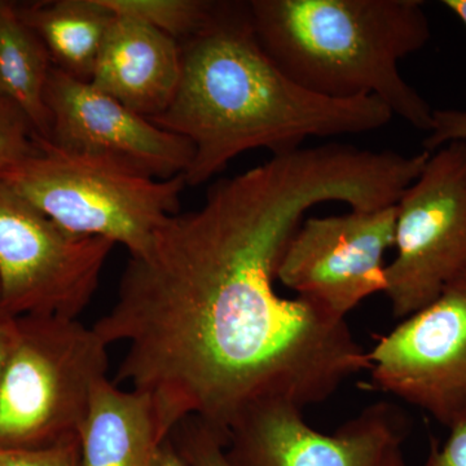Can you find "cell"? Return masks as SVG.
<instances>
[{
    "instance_id": "4fadbf2b",
    "label": "cell",
    "mask_w": 466,
    "mask_h": 466,
    "mask_svg": "<svg viewBox=\"0 0 466 466\" xmlns=\"http://www.w3.org/2000/svg\"><path fill=\"white\" fill-rule=\"evenodd\" d=\"M167 440L152 398L121 390L106 377L95 389L79 433L81 466H157Z\"/></svg>"
},
{
    "instance_id": "7a4b0ae2",
    "label": "cell",
    "mask_w": 466,
    "mask_h": 466,
    "mask_svg": "<svg viewBox=\"0 0 466 466\" xmlns=\"http://www.w3.org/2000/svg\"><path fill=\"white\" fill-rule=\"evenodd\" d=\"M180 48L174 99L150 121L192 144L187 186H202L249 150L284 155L309 137L372 133L394 116L376 97L328 99L291 81L260 46L249 2H216Z\"/></svg>"
},
{
    "instance_id": "8fae6325",
    "label": "cell",
    "mask_w": 466,
    "mask_h": 466,
    "mask_svg": "<svg viewBox=\"0 0 466 466\" xmlns=\"http://www.w3.org/2000/svg\"><path fill=\"white\" fill-rule=\"evenodd\" d=\"M46 104L51 122L48 142L58 148L110 159L161 180L184 175L191 167L188 140L55 66Z\"/></svg>"
},
{
    "instance_id": "9a60e30c",
    "label": "cell",
    "mask_w": 466,
    "mask_h": 466,
    "mask_svg": "<svg viewBox=\"0 0 466 466\" xmlns=\"http://www.w3.org/2000/svg\"><path fill=\"white\" fill-rule=\"evenodd\" d=\"M52 67L47 48L20 16L17 5L0 0V96L23 110L46 140L51 137L46 91Z\"/></svg>"
},
{
    "instance_id": "cb8c5ba5",
    "label": "cell",
    "mask_w": 466,
    "mask_h": 466,
    "mask_svg": "<svg viewBox=\"0 0 466 466\" xmlns=\"http://www.w3.org/2000/svg\"><path fill=\"white\" fill-rule=\"evenodd\" d=\"M443 5L464 24L466 29V0H444Z\"/></svg>"
},
{
    "instance_id": "ba28073f",
    "label": "cell",
    "mask_w": 466,
    "mask_h": 466,
    "mask_svg": "<svg viewBox=\"0 0 466 466\" xmlns=\"http://www.w3.org/2000/svg\"><path fill=\"white\" fill-rule=\"evenodd\" d=\"M372 385L446 428L466 421V274L368 352Z\"/></svg>"
},
{
    "instance_id": "d6986e66",
    "label": "cell",
    "mask_w": 466,
    "mask_h": 466,
    "mask_svg": "<svg viewBox=\"0 0 466 466\" xmlns=\"http://www.w3.org/2000/svg\"><path fill=\"white\" fill-rule=\"evenodd\" d=\"M0 466H81L79 440L50 449H0Z\"/></svg>"
},
{
    "instance_id": "ffe728a7",
    "label": "cell",
    "mask_w": 466,
    "mask_h": 466,
    "mask_svg": "<svg viewBox=\"0 0 466 466\" xmlns=\"http://www.w3.org/2000/svg\"><path fill=\"white\" fill-rule=\"evenodd\" d=\"M453 142H466V109H434L431 130L422 142L425 152Z\"/></svg>"
},
{
    "instance_id": "9c48e42d",
    "label": "cell",
    "mask_w": 466,
    "mask_h": 466,
    "mask_svg": "<svg viewBox=\"0 0 466 466\" xmlns=\"http://www.w3.org/2000/svg\"><path fill=\"white\" fill-rule=\"evenodd\" d=\"M302 410L285 401L250 407L228 431L232 466H407L410 425L400 407L370 404L336 433L315 431Z\"/></svg>"
},
{
    "instance_id": "603a6c76",
    "label": "cell",
    "mask_w": 466,
    "mask_h": 466,
    "mask_svg": "<svg viewBox=\"0 0 466 466\" xmlns=\"http://www.w3.org/2000/svg\"><path fill=\"white\" fill-rule=\"evenodd\" d=\"M157 466H188L184 462V460L180 458L177 451L175 450L173 441L170 438L165 441L161 451H159Z\"/></svg>"
},
{
    "instance_id": "7c38bea8",
    "label": "cell",
    "mask_w": 466,
    "mask_h": 466,
    "mask_svg": "<svg viewBox=\"0 0 466 466\" xmlns=\"http://www.w3.org/2000/svg\"><path fill=\"white\" fill-rule=\"evenodd\" d=\"M180 72L179 43L135 18L115 15L90 82L137 115L153 119L173 101Z\"/></svg>"
},
{
    "instance_id": "e0dca14e",
    "label": "cell",
    "mask_w": 466,
    "mask_h": 466,
    "mask_svg": "<svg viewBox=\"0 0 466 466\" xmlns=\"http://www.w3.org/2000/svg\"><path fill=\"white\" fill-rule=\"evenodd\" d=\"M168 438L188 466H232L226 455L225 435L198 417H186Z\"/></svg>"
},
{
    "instance_id": "52a82bcc",
    "label": "cell",
    "mask_w": 466,
    "mask_h": 466,
    "mask_svg": "<svg viewBox=\"0 0 466 466\" xmlns=\"http://www.w3.org/2000/svg\"><path fill=\"white\" fill-rule=\"evenodd\" d=\"M397 256L386 265L392 314L406 319L466 274V142L431 153L397 204Z\"/></svg>"
},
{
    "instance_id": "5b68a950",
    "label": "cell",
    "mask_w": 466,
    "mask_h": 466,
    "mask_svg": "<svg viewBox=\"0 0 466 466\" xmlns=\"http://www.w3.org/2000/svg\"><path fill=\"white\" fill-rule=\"evenodd\" d=\"M108 346L78 319L17 318L0 380V449L79 440L95 389L106 379Z\"/></svg>"
},
{
    "instance_id": "7402d4cb",
    "label": "cell",
    "mask_w": 466,
    "mask_h": 466,
    "mask_svg": "<svg viewBox=\"0 0 466 466\" xmlns=\"http://www.w3.org/2000/svg\"><path fill=\"white\" fill-rule=\"evenodd\" d=\"M17 332V318L12 317L0 308V380L5 373V366Z\"/></svg>"
},
{
    "instance_id": "2e32d148",
    "label": "cell",
    "mask_w": 466,
    "mask_h": 466,
    "mask_svg": "<svg viewBox=\"0 0 466 466\" xmlns=\"http://www.w3.org/2000/svg\"><path fill=\"white\" fill-rule=\"evenodd\" d=\"M119 16L135 18L140 23L167 34L183 45L200 33L213 15L216 2L210 0H101Z\"/></svg>"
},
{
    "instance_id": "8992f818",
    "label": "cell",
    "mask_w": 466,
    "mask_h": 466,
    "mask_svg": "<svg viewBox=\"0 0 466 466\" xmlns=\"http://www.w3.org/2000/svg\"><path fill=\"white\" fill-rule=\"evenodd\" d=\"M115 247L66 231L0 182V308L12 317L76 319Z\"/></svg>"
},
{
    "instance_id": "30bf717a",
    "label": "cell",
    "mask_w": 466,
    "mask_h": 466,
    "mask_svg": "<svg viewBox=\"0 0 466 466\" xmlns=\"http://www.w3.org/2000/svg\"><path fill=\"white\" fill-rule=\"evenodd\" d=\"M397 205L303 219L279 263L276 279L333 317L386 290V251L395 245Z\"/></svg>"
},
{
    "instance_id": "5bb4252c",
    "label": "cell",
    "mask_w": 466,
    "mask_h": 466,
    "mask_svg": "<svg viewBox=\"0 0 466 466\" xmlns=\"http://www.w3.org/2000/svg\"><path fill=\"white\" fill-rule=\"evenodd\" d=\"M17 9L41 38L55 67L81 81H91L115 16L101 0H52L17 5Z\"/></svg>"
},
{
    "instance_id": "6da1fadb",
    "label": "cell",
    "mask_w": 466,
    "mask_h": 466,
    "mask_svg": "<svg viewBox=\"0 0 466 466\" xmlns=\"http://www.w3.org/2000/svg\"><path fill=\"white\" fill-rule=\"evenodd\" d=\"M413 177L395 150L327 143L214 183L201 208L168 218L130 257L94 325L108 345L127 343L116 381L152 398L167 437L196 416L228 441L256 404L323 403L370 358L345 319L276 291L285 247L309 208L391 207Z\"/></svg>"
},
{
    "instance_id": "44dd1931",
    "label": "cell",
    "mask_w": 466,
    "mask_h": 466,
    "mask_svg": "<svg viewBox=\"0 0 466 466\" xmlns=\"http://www.w3.org/2000/svg\"><path fill=\"white\" fill-rule=\"evenodd\" d=\"M422 466H466V421L450 429L443 446L431 443V452Z\"/></svg>"
},
{
    "instance_id": "277c9868",
    "label": "cell",
    "mask_w": 466,
    "mask_h": 466,
    "mask_svg": "<svg viewBox=\"0 0 466 466\" xmlns=\"http://www.w3.org/2000/svg\"><path fill=\"white\" fill-rule=\"evenodd\" d=\"M0 182L66 231L124 245L130 257L148 249L168 218L179 213L187 187L183 175L156 179L39 137Z\"/></svg>"
},
{
    "instance_id": "ac0fdd59",
    "label": "cell",
    "mask_w": 466,
    "mask_h": 466,
    "mask_svg": "<svg viewBox=\"0 0 466 466\" xmlns=\"http://www.w3.org/2000/svg\"><path fill=\"white\" fill-rule=\"evenodd\" d=\"M36 137L23 110L0 96V175L32 152Z\"/></svg>"
},
{
    "instance_id": "3957f363",
    "label": "cell",
    "mask_w": 466,
    "mask_h": 466,
    "mask_svg": "<svg viewBox=\"0 0 466 466\" xmlns=\"http://www.w3.org/2000/svg\"><path fill=\"white\" fill-rule=\"evenodd\" d=\"M420 0H251L263 50L300 87L334 100L376 97L429 133L434 108L400 63L431 41Z\"/></svg>"
}]
</instances>
